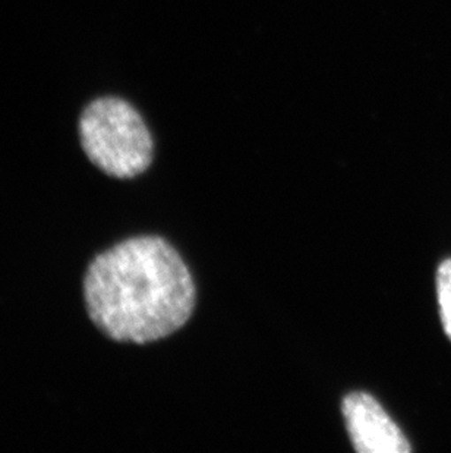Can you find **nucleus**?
<instances>
[{"instance_id":"f257e3e1","label":"nucleus","mask_w":451,"mask_h":453,"mask_svg":"<svg viewBox=\"0 0 451 453\" xmlns=\"http://www.w3.org/2000/svg\"><path fill=\"white\" fill-rule=\"evenodd\" d=\"M82 298L87 316L104 338L142 347L182 329L196 294L171 242L158 235H134L91 258Z\"/></svg>"},{"instance_id":"f03ea898","label":"nucleus","mask_w":451,"mask_h":453,"mask_svg":"<svg viewBox=\"0 0 451 453\" xmlns=\"http://www.w3.org/2000/svg\"><path fill=\"white\" fill-rule=\"evenodd\" d=\"M78 144L103 175L133 180L149 171L154 140L140 111L119 97H100L78 119Z\"/></svg>"},{"instance_id":"7ed1b4c3","label":"nucleus","mask_w":451,"mask_h":453,"mask_svg":"<svg viewBox=\"0 0 451 453\" xmlns=\"http://www.w3.org/2000/svg\"><path fill=\"white\" fill-rule=\"evenodd\" d=\"M346 427L359 453H408V439L392 417L370 394L356 392L343 399Z\"/></svg>"},{"instance_id":"20e7f679","label":"nucleus","mask_w":451,"mask_h":453,"mask_svg":"<svg viewBox=\"0 0 451 453\" xmlns=\"http://www.w3.org/2000/svg\"><path fill=\"white\" fill-rule=\"evenodd\" d=\"M437 296L444 332L451 341V258L443 261L437 272Z\"/></svg>"}]
</instances>
